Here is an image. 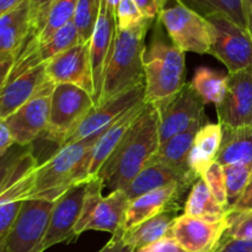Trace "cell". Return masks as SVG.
Listing matches in <instances>:
<instances>
[{"label":"cell","instance_id":"26","mask_svg":"<svg viewBox=\"0 0 252 252\" xmlns=\"http://www.w3.org/2000/svg\"><path fill=\"white\" fill-rule=\"evenodd\" d=\"M220 149L216 161L221 166L246 165L252 167V127H223Z\"/></svg>","mask_w":252,"mask_h":252},{"label":"cell","instance_id":"31","mask_svg":"<svg viewBox=\"0 0 252 252\" xmlns=\"http://www.w3.org/2000/svg\"><path fill=\"white\" fill-rule=\"evenodd\" d=\"M76 2L78 0H54L52 2L47 10L41 29L34 38L37 44H42L48 41L57 31L73 21Z\"/></svg>","mask_w":252,"mask_h":252},{"label":"cell","instance_id":"34","mask_svg":"<svg viewBox=\"0 0 252 252\" xmlns=\"http://www.w3.org/2000/svg\"><path fill=\"white\" fill-rule=\"evenodd\" d=\"M101 0H78L73 22L76 26L80 43H89L100 14Z\"/></svg>","mask_w":252,"mask_h":252},{"label":"cell","instance_id":"48","mask_svg":"<svg viewBox=\"0 0 252 252\" xmlns=\"http://www.w3.org/2000/svg\"><path fill=\"white\" fill-rule=\"evenodd\" d=\"M244 10H245L246 22H248V30L252 36V0H243Z\"/></svg>","mask_w":252,"mask_h":252},{"label":"cell","instance_id":"36","mask_svg":"<svg viewBox=\"0 0 252 252\" xmlns=\"http://www.w3.org/2000/svg\"><path fill=\"white\" fill-rule=\"evenodd\" d=\"M202 179L204 180L206 185L208 186L209 191L213 194L214 198L221 204L226 207V187H225V174H224V166L214 161L206 172L203 174Z\"/></svg>","mask_w":252,"mask_h":252},{"label":"cell","instance_id":"28","mask_svg":"<svg viewBox=\"0 0 252 252\" xmlns=\"http://www.w3.org/2000/svg\"><path fill=\"white\" fill-rule=\"evenodd\" d=\"M184 214L204 220L219 221L228 217L229 211L214 198L204 180L199 177L191 187L185 202Z\"/></svg>","mask_w":252,"mask_h":252},{"label":"cell","instance_id":"10","mask_svg":"<svg viewBox=\"0 0 252 252\" xmlns=\"http://www.w3.org/2000/svg\"><path fill=\"white\" fill-rule=\"evenodd\" d=\"M159 21L166 30L171 42L182 52L208 54L211 49V30L206 17L176 2L165 7Z\"/></svg>","mask_w":252,"mask_h":252},{"label":"cell","instance_id":"17","mask_svg":"<svg viewBox=\"0 0 252 252\" xmlns=\"http://www.w3.org/2000/svg\"><path fill=\"white\" fill-rule=\"evenodd\" d=\"M116 33V11L107 4L106 0H101L100 14L96 21L94 33L90 39V59L94 78V101L95 107L98 105L102 94L103 75L106 66L110 61L113 48Z\"/></svg>","mask_w":252,"mask_h":252},{"label":"cell","instance_id":"8","mask_svg":"<svg viewBox=\"0 0 252 252\" xmlns=\"http://www.w3.org/2000/svg\"><path fill=\"white\" fill-rule=\"evenodd\" d=\"M211 30L209 53L228 68L229 73L252 66V36L223 15L206 17Z\"/></svg>","mask_w":252,"mask_h":252},{"label":"cell","instance_id":"35","mask_svg":"<svg viewBox=\"0 0 252 252\" xmlns=\"http://www.w3.org/2000/svg\"><path fill=\"white\" fill-rule=\"evenodd\" d=\"M226 219L228 226L221 239H252V209L229 212Z\"/></svg>","mask_w":252,"mask_h":252},{"label":"cell","instance_id":"1","mask_svg":"<svg viewBox=\"0 0 252 252\" xmlns=\"http://www.w3.org/2000/svg\"><path fill=\"white\" fill-rule=\"evenodd\" d=\"M159 145V113L154 105L145 102L140 115L96 176L111 192L125 189L154 157Z\"/></svg>","mask_w":252,"mask_h":252},{"label":"cell","instance_id":"23","mask_svg":"<svg viewBox=\"0 0 252 252\" xmlns=\"http://www.w3.org/2000/svg\"><path fill=\"white\" fill-rule=\"evenodd\" d=\"M197 180L198 179L181 174V172L176 171V170L171 169L166 165L149 160L144 169L126 187L125 192L127 193L129 201H132V199L137 198L142 194L172 184L182 185V186L189 189V187L193 186Z\"/></svg>","mask_w":252,"mask_h":252},{"label":"cell","instance_id":"25","mask_svg":"<svg viewBox=\"0 0 252 252\" xmlns=\"http://www.w3.org/2000/svg\"><path fill=\"white\" fill-rule=\"evenodd\" d=\"M223 129L219 123H204L194 138L189 157V170L197 177H202L206 170L216 161L220 149Z\"/></svg>","mask_w":252,"mask_h":252},{"label":"cell","instance_id":"33","mask_svg":"<svg viewBox=\"0 0 252 252\" xmlns=\"http://www.w3.org/2000/svg\"><path fill=\"white\" fill-rule=\"evenodd\" d=\"M226 187V207L230 212L245 193L252 179V167L246 165L224 166Z\"/></svg>","mask_w":252,"mask_h":252},{"label":"cell","instance_id":"37","mask_svg":"<svg viewBox=\"0 0 252 252\" xmlns=\"http://www.w3.org/2000/svg\"><path fill=\"white\" fill-rule=\"evenodd\" d=\"M144 19L145 17L133 0H121L116 7V26L120 30L139 25Z\"/></svg>","mask_w":252,"mask_h":252},{"label":"cell","instance_id":"44","mask_svg":"<svg viewBox=\"0 0 252 252\" xmlns=\"http://www.w3.org/2000/svg\"><path fill=\"white\" fill-rule=\"evenodd\" d=\"M98 252H133V250L123 243L122 236H112Z\"/></svg>","mask_w":252,"mask_h":252},{"label":"cell","instance_id":"21","mask_svg":"<svg viewBox=\"0 0 252 252\" xmlns=\"http://www.w3.org/2000/svg\"><path fill=\"white\" fill-rule=\"evenodd\" d=\"M186 189L182 185L172 184L132 199L123 224V234L166 209L180 208V201Z\"/></svg>","mask_w":252,"mask_h":252},{"label":"cell","instance_id":"19","mask_svg":"<svg viewBox=\"0 0 252 252\" xmlns=\"http://www.w3.org/2000/svg\"><path fill=\"white\" fill-rule=\"evenodd\" d=\"M51 96H36L6 118L15 144L29 147L46 133L49 125Z\"/></svg>","mask_w":252,"mask_h":252},{"label":"cell","instance_id":"43","mask_svg":"<svg viewBox=\"0 0 252 252\" xmlns=\"http://www.w3.org/2000/svg\"><path fill=\"white\" fill-rule=\"evenodd\" d=\"M14 145V137H12L11 130H10L6 121L0 120V157L6 154Z\"/></svg>","mask_w":252,"mask_h":252},{"label":"cell","instance_id":"30","mask_svg":"<svg viewBox=\"0 0 252 252\" xmlns=\"http://www.w3.org/2000/svg\"><path fill=\"white\" fill-rule=\"evenodd\" d=\"M226 78L228 75L221 71L213 70L208 66H199L194 71L193 79L189 84L206 105L207 103L218 105L225 94Z\"/></svg>","mask_w":252,"mask_h":252},{"label":"cell","instance_id":"9","mask_svg":"<svg viewBox=\"0 0 252 252\" xmlns=\"http://www.w3.org/2000/svg\"><path fill=\"white\" fill-rule=\"evenodd\" d=\"M37 166L38 160L34 157L31 145L0 187V246L5 245L22 203L29 198Z\"/></svg>","mask_w":252,"mask_h":252},{"label":"cell","instance_id":"15","mask_svg":"<svg viewBox=\"0 0 252 252\" xmlns=\"http://www.w3.org/2000/svg\"><path fill=\"white\" fill-rule=\"evenodd\" d=\"M226 90L217 106L223 127H252V66L226 74Z\"/></svg>","mask_w":252,"mask_h":252},{"label":"cell","instance_id":"5","mask_svg":"<svg viewBox=\"0 0 252 252\" xmlns=\"http://www.w3.org/2000/svg\"><path fill=\"white\" fill-rule=\"evenodd\" d=\"M185 52L174 43L154 39L144 54L145 102L164 101L179 93L185 83Z\"/></svg>","mask_w":252,"mask_h":252},{"label":"cell","instance_id":"7","mask_svg":"<svg viewBox=\"0 0 252 252\" xmlns=\"http://www.w3.org/2000/svg\"><path fill=\"white\" fill-rule=\"evenodd\" d=\"M95 107L93 95L70 84H58L51 95L49 125L44 138L59 147Z\"/></svg>","mask_w":252,"mask_h":252},{"label":"cell","instance_id":"45","mask_svg":"<svg viewBox=\"0 0 252 252\" xmlns=\"http://www.w3.org/2000/svg\"><path fill=\"white\" fill-rule=\"evenodd\" d=\"M15 59L16 56H1L0 57V88L4 85L6 81L7 76H9L10 71H11L12 66H14Z\"/></svg>","mask_w":252,"mask_h":252},{"label":"cell","instance_id":"2","mask_svg":"<svg viewBox=\"0 0 252 252\" xmlns=\"http://www.w3.org/2000/svg\"><path fill=\"white\" fill-rule=\"evenodd\" d=\"M152 20L126 30L116 26L112 53L103 75L102 94L98 105L105 101L144 85L145 34ZM97 105V106H98Z\"/></svg>","mask_w":252,"mask_h":252},{"label":"cell","instance_id":"12","mask_svg":"<svg viewBox=\"0 0 252 252\" xmlns=\"http://www.w3.org/2000/svg\"><path fill=\"white\" fill-rule=\"evenodd\" d=\"M154 106L159 113L160 144L196 123L206 122V103L192 89L191 84H186L174 96L154 103Z\"/></svg>","mask_w":252,"mask_h":252},{"label":"cell","instance_id":"24","mask_svg":"<svg viewBox=\"0 0 252 252\" xmlns=\"http://www.w3.org/2000/svg\"><path fill=\"white\" fill-rule=\"evenodd\" d=\"M204 123L206 122L196 123L185 132L174 135L165 143L160 144L158 152L155 153V155L150 160L166 165V166L171 167V169L176 170L181 174L187 175V176L199 179L189 170V157L192 147H193L194 138H196L197 133H198V130L201 129Z\"/></svg>","mask_w":252,"mask_h":252},{"label":"cell","instance_id":"13","mask_svg":"<svg viewBox=\"0 0 252 252\" xmlns=\"http://www.w3.org/2000/svg\"><path fill=\"white\" fill-rule=\"evenodd\" d=\"M143 102H145L144 85H139L127 93H123L105 101L89 112L83 122L66 138L63 145L80 142L84 139H90V138H98L113 123L122 118L128 111Z\"/></svg>","mask_w":252,"mask_h":252},{"label":"cell","instance_id":"39","mask_svg":"<svg viewBox=\"0 0 252 252\" xmlns=\"http://www.w3.org/2000/svg\"><path fill=\"white\" fill-rule=\"evenodd\" d=\"M53 1L54 0H31V37H33V38H36L44 16L47 14V10Z\"/></svg>","mask_w":252,"mask_h":252},{"label":"cell","instance_id":"22","mask_svg":"<svg viewBox=\"0 0 252 252\" xmlns=\"http://www.w3.org/2000/svg\"><path fill=\"white\" fill-rule=\"evenodd\" d=\"M31 0L0 15V57L16 56L31 36Z\"/></svg>","mask_w":252,"mask_h":252},{"label":"cell","instance_id":"27","mask_svg":"<svg viewBox=\"0 0 252 252\" xmlns=\"http://www.w3.org/2000/svg\"><path fill=\"white\" fill-rule=\"evenodd\" d=\"M180 208L166 209L162 213L143 221L122 235V240L133 252L170 235L171 226Z\"/></svg>","mask_w":252,"mask_h":252},{"label":"cell","instance_id":"41","mask_svg":"<svg viewBox=\"0 0 252 252\" xmlns=\"http://www.w3.org/2000/svg\"><path fill=\"white\" fill-rule=\"evenodd\" d=\"M214 252H252V239H221Z\"/></svg>","mask_w":252,"mask_h":252},{"label":"cell","instance_id":"38","mask_svg":"<svg viewBox=\"0 0 252 252\" xmlns=\"http://www.w3.org/2000/svg\"><path fill=\"white\" fill-rule=\"evenodd\" d=\"M30 147H31V145H29V147H20V145L15 144L6 154L0 157V187L4 184L7 175L10 174V171H11L12 167L15 166V164H16V162L19 161L20 158L29 150Z\"/></svg>","mask_w":252,"mask_h":252},{"label":"cell","instance_id":"32","mask_svg":"<svg viewBox=\"0 0 252 252\" xmlns=\"http://www.w3.org/2000/svg\"><path fill=\"white\" fill-rule=\"evenodd\" d=\"M79 43L80 42H79L78 30L71 21L57 31L48 41L42 44H37V52L42 63H47L56 56L68 51L69 48Z\"/></svg>","mask_w":252,"mask_h":252},{"label":"cell","instance_id":"50","mask_svg":"<svg viewBox=\"0 0 252 252\" xmlns=\"http://www.w3.org/2000/svg\"><path fill=\"white\" fill-rule=\"evenodd\" d=\"M0 252H10L9 250H7V248L5 245L0 246Z\"/></svg>","mask_w":252,"mask_h":252},{"label":"cell","instance_id":"14","mask_svg":"<svg viewBox=\"0 0 252 252\" xmlns=\"http://www.w3.org/2000/svg\"><path fill=\"white\" fill-rule=\"evenodd\" d=\"M88 180L73 185L53 202L48 230L42 243L41 252L61 243L75 240V228L85 201Z\"/></svg>","mask_w":252,"mask_h":252},{"label":"cell","instance_id":"47","mask_svg":"<svg viewBox=\"0 0 252 252\" xmlns=\"http://www.w3.org/2000/svg\"><path fill=\"white\" fill-rule=\"evenodd\" d=\"M24 0H0V15L6 14L10 10L15 9L17 5H20Z\"/></svg>","mask_w":252,"mask_h":252},{"label":"cell","instance_id":"46","mask_svg":"<svg viewBox=\"0 0 252 252\" xmlns=\"http://www.w3.org/2000/svg\"><path fill=\"white\" fill-rule=\"evenodd\" d=\"M252 209V179L246 189L245 193L243 194L240 201L238 202L235 207L230 212H241V211H251Z\"/></svg>","mask_w":252,"mask_h":252},{"label":"cell","instance_id":"20","mask_svg":"<svg viewBox=\"0 0 252 252\" xmlns=\"http://www.w3.org/2000/svg\"><path fill=\"white\" fill-rule=\"evenodd\" d=\"M144 106L145 102H143L140 105L135 106L130 111H128L122 118H120L117 122L113 123L106 132H103L97 138L95 144L91 147V149L86 154L83 165H81L80 170H79L78 179H76L78 182L93 179V177H95L98 174L102 165L111 157V154L115 152V149L118 147L121 140L123 139L126 133L130 128L132 123L140 115Z\"/></svg>","mask_w":252,"mask_h":252},{"label":"cell","instance_id":"49","mask_svg":"<svg viewBox=\"0 0 252 252\" xmlns=\"http://www.w3.org/2000/svg\"><path fill=\"white\" fill-rule=\"evenodd\" d=\"M106 1H107V4L116 11V7H117V5L120 4L121 0H106Z\"/></svg>","mask_w":252,"mask_h":252},{"label":"cell","instance_id":"6","mask_svg":"<svg viewBox=\"0 0 252 252\" xmlns=\"http://www.w3.org/2000/svg\"><path fill=\"white\" fill-rule=\"evenodd\" d=\"M102 189L103 184L97 176L88 180L83 212L75 228L76 238L88 230L107 231L112 236L123 235L129 198L125 189H117L102 197Z\"/></svg>","mask_w":252,"mask_h":252},{"label":"cell","instance_id":"42","mask_svg":"<svg viewBox=\"0 0 252 252\" xmlns=\"http://www.w3.org/2000/svg\"><path fill=\"white\" fill-rule=\"evenodd\" d=\"M143 16L148 20H154L159 17L160 12L165 9L166 0H133Z\"/></svg>","mask_w":252,"mask_h":252},{"label":"cell","instance_id":"18","mask_svg":"<svg viewBox=\"0 0 252 252\" xmlns=\"http://www.w3.org/2000/svg\"><path fill=\"white\" fill-rule=\"evenodd\" d=\"M228 226V219L209 221L189 216H179L171 226L174 236L187 252H214Z\"/></svg>","mask_w":252,"mask_h":252},{"label":"cell","instance_id":"11","mask_svg":"<svg viewBox=\"0 0 252 252\" xmlns=\"http://www.w3.org/2000/svg\"><path fill=\"white\" fill-rule=\"evenodd\" d=\"M53 202L27 198L22 203L5 246L10 252H41L48 230Z\"/></svg>","mask_w":252,"mask_h":252},{"label":"cell","instance_id":"40","mask_svg":"<svg viewBox=\"0 0 252 252\" xmlns=\"http://www.w3.org/2000/svg\"><path fill=\"white\" fill-rule=\"evenodd\" d=\"M134 252H187L171 235H167Z\"/></svg>","mask_w":252,"mask_h":252},{"label":"cell","instance_id":"16","mask_svg":"<svg viewBox=\"0 0 252 252\" xmlns=\"http://www.w3.org/2000/svg\"><path fill=\"white\" fill-rule=\"evenodd\" d=\"M46 71L53 84H70L84 89L94 97V78L90 59V42L79 43L46 63Z\"/></svg>","mask_w":252,"mask_h":252},{"label":"cell","instance_id":"3","mask_svg":"<svg viewBox=\"0 0 252 252\" xmlns=\"http://www.w3.org/2000/svg\"><path fill=\"white\" fill-rule=\"evenodd\" d=\"M54 88L56 84L47 75L46 63L39 61L37 46L26 44L0 88V120H6L36 96H51Z\"/></svg>","mask_w":252,"mask_h":252},{"label":"cell","instance_id":"29","mask_svg":"<svg viewBox=\"0 0 252 252\" xmlns=\"http://www.w3.org/2000/svg\"><path fill=\"white\" fill-rule=\"evenodd\" d=\"M176 2L193 10L203 17L223 15L248 30L243 0H176Z\"/></svg>","mask_w":252,"mask_h":252},{"label":"cell","instance_id":"4","mask_svg":"<svg viewBox=\"0 0 252 252\" xmlns=\"http://www.w3.org/2000/svg\"><path fill=\"white\" fill-rule=\"evenodd\" d=\"M96 140L97 138H90L59 147L56 154L43 164H38L29 198L54 202L66 189L78 184L79 170Z\"/></svg>","mask_w":252,"mask_h":252}]
</instances>
